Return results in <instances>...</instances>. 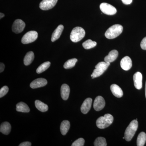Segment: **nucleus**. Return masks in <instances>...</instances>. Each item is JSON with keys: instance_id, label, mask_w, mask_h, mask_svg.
Listing matches in <instances>:
<instances>
[{"instance_id": "25", "label": "nucleus", "mask_w": 146, "mask_h": 146, "mask_svg": "<svg viewBox=\"0 0 146 146\" xmlns=\"http://www.w3.org/2000/svg\"><path fill=\"white\" fill-rule=\"evenodd\" d=\"M50 64V62L49 61H47V62L42 63L36 69V73L37 74H41V73L44 72L49 68Z\"/></svg>"}, {"instance_id": "19", "label": "nucleus", "mask_w": 146, "mask_h": 146, "mask_svg": "<svg viewBox=\"0 0 146 146\" xmlns=\"http://www.w3.org/2000/svg\"><path fill=\"white\" fill-rule=\"evenodd\" d=\"M11 125L9 123L4 122L2 123L0 126V131L3 134L8 135L11 130Z\"/></svg>"}, {"instance_id": "8", "label": "nucleus", "mask_w": 146, "mask_h": 146, "mask_svg": "<svg viewBox=\"0 0 146 146\" xmlns=\"http://www.w3.org/2000/svg\"><path fill=\"white\" fill-rule=\"evenodd\" d=\"M25 25V22L22 20L17 19L14 21L12 25V31L16 33H21L24 30Z\"/></svg>"}, {"instance_id": "20", "label": "nucleus", "mask_w": 146, "mask_h": 146, "mask_svg": "<svg viewBox=\"0 0 146 146\" xmlns=\"http://www.w3.org/2000/svg\"><path fill=\"white\" fill-rule=\"evenodd\" d=\"M70 127V122L67 120H64L61 123L60 126V130L62 135H65L68 133Z\"/></svg>"}, {"instance_id": "30", "label": "nucleus", "mask_w": 146, "mask_h": 146, "mask_svg": "<svg viewBox=\"0 0 146 146\" xmlns=\"http://www.w3.org/2000/svg\"><path fill=\"white\" fill-rule=\"evenodd\" d=\"M9 91V88L7 86H3L0 90V98H2L7 94Z\"/></svg>"}, {"instance_id": "22", "label": "nucleus", "mask_w": 146, "mask_h": 146, "mask_svg": "<svg viewBox=\"0 0 146 146\" xmlns=\"http://www.w3.org/2000/svg\"><path fill=\"white\" fill-rule=\"evenodd\" d=\"M34 54L33 52L30 51L27 53L24 58V64L26 66L30 65L34 60Z\"/></svg>"}, {"instance_id": "5", "label": "nucleus", "mask_w": 146, "mask_h": 146, "mask_svg": "<svg viewBox=\"0 0 146 146\" xmlns=\"http://www.w3.org/2000/svg\"><path fill=\"white\" fill-rule=\"evenodd\" d=\"M110 63H106V62H100L98 63L96 66V69L91 75L92 79L99 77L101 76L107 70L109 67Z\"/></svg>"}, {"instance_id": "10", "label": "nucleus", "mask_w": 146, "mask_h": 146, "mask_svg": "<svg viewBox=\"0 0 146 146\" xmlns=\"http://www.w3.org/2000/svg\"><path fill=\"white\" fill-rule=\"evenodd\" d=\"M105 101L104 98L101 96L97 97L94 100V108L97 111H99L104 108Z\"/></svg>"}, {"instance_id": "4", "label": "nucleus", "mask_w": 146, "mask_h": 146, "mask_svg": "<svg viewBox=\"0 0 146 146\" xmlns=\"http://www.w3.org/2000/svg\"><path fill=\"white\" fill-rule=\"evenodd\" d=\"M85 35L84 30L81 27H76L73 29L70 36L71 41L76 43L83 39Z\"/></svg>"}, {"instance_id": "32", "label": "nucleus", "mask_w": 146, "mask_h": 146, "mask_svg": "<svg viewBox=\"0 0 146 146\" xmlns=\"http://www.w3.org/2000/svg\"><path fill=\"white\" fill-rule=\"evenodd\" d=\"M19 146H31V143L29 142H25L21 143Z\"/></svg>"}, {"instance_id": "33", "label": "nucleus", "mask_w": 146, "mask_h": 146, "mask_svg": "<svg viewBox=\"0 0 146 146\" xmlns=\"http://www.w3.org/2000/svg\"><path fill=\"white\" fill-rule=\"evenodd\" d=\"M123 3L125 5H129L132 2V0H121Z\"/></svg>"}, {"instance_id": "13", "label": "nucleus", "mask_w": 146, "mask_h": 146, "mask_svg": "<svg viewBox=\"0 0 146 146\" xmlns=\"http://www.w3.org/2000/svg\"><path fill=\"white\" fill-rule=\"evenodd\" d=\"M134 85L136 89L140 90L142 88L143 76L140 72H137L133 76Z\"/></svg>"}, {"instance_id": "16", "label": "nucleus", "mask_w": 146, "mask_h": 146, "mask_svg": "<svg viewBox=\"0 0 146 146\" xmlns=\"http://www.w3.org/2000/svg\"><path fill=\"white\" fill-rule=\"evenodd\" d=\"M70 88L68 84H64L62 85L60 89V93L62 98L64 100H67L69 98L70 95Z\"/></svg>"}, {"instance_id": "31", "label": "nucleus", "mask_w": 146, "mask_h": 146, "mask_svg": "<svg viewBox=\"0 0 146 146\" xmlns=\"http://www.w3.org/2000/svg\"><path fill=\"white\" fill-rule=\"evenodd\" d=\"M141 47L142 49L146 50V36L141 41Z\"/></svg>"}, {"instance_id": "7", "label": "nucleus", "mask_w": 146, "mask_h": 146, "mask_svg": "<svg viewBox=\"0 0 146 146\" xmlns=\"http://www.w3.org/2000/svg\"><path fill=\"white\" fill-rule=\"evenodd\" d=\"M100 7L102 12L106 15H115L117 12V9L115 7L107 3H102Z\"/></svg>"}, {"instance_id": "35", "label": "nucleus", "mask_w": 146, "mask_h": 146, "mask_svg": "<svg viewBox=\"0 0 146 146\" xmlns=\"http://www.w3.org/2000/svg\"><path fill=\"white\" fill-rule=\"evenodd\" d=\"M4 14L1 13H0V18H1V19L3 17H4Z\"/></svg>"}, {"instance_id": "1", "label": "nucleus", "mask_w": 146, "mask_h": 146, "mask_svg": "<svg viewBox=\"0 0 146 146\" xmlns=\"http://www.w3.org/2000/svg\"><path fill=\"white\" fill-rule=\"evenodd\" d=\"M123 27L120 25H115L109 28L106 32L105 35L108 39L116 38L122 33Z\"/></svg>"}, {"instance_id": "21", "label": "nucleus", "mask_w": 146, "mask_h": 146, "mask_svg": "<svg viewBox=\"0 0 146 146\" xmlns=\"http://www.w3.org/2000/svg\"><path fill=\"white\" fill-rule=\"evenodd\" d=\"M16 109L18 112H29L30 110L28 106L23 102L18 103L16 105Z\"/></svg>"}, {"instance_id": "12", "label": "nucleus", "mask_w": 146, "mask_h": 146, "mask_svg": "<svg viewBox=\"0 0 146 146\" xmlns=\"http://www.w3.org/2000/svg\"><path fill=\"white\" fill-rule=\"evenodd\" d=\"M121 68L125 71L130 70L132 67V61L130 58L126 56L123 58L120 62Z\"/></svg>"}, {"instance_id": "14", "label": "nucleus", "mask_w": 146, "mask_h": 146, "mask_svg": "<svg viewBox=\"0 0 146 146\" xmlns=\"http://www.w3.org/2000/svg\"><path fill=\"white\" fill-rule=\"evenodd\" d=\"M92 103V99L91 98H86L83 102L81 106V112L84 114H86L91 109Z\"/></svg>"}, {"instance_id": "2", "label": "nucleus", "mask_w": 146, "mask_h": 146, "mask_svg": "<svg viewBox=\"0 0 146 146\" xmlns=\"http://www.w3.org/2000/svg\"><path fill=\"white\" fill-rule=\"evenodd\" d=\"M138 127V122L137 120H133L131 121L128 126L125 132V139L127 141H130L135 135Z\"/></svg>"}, {"instance_id": "34", "label": "nucleus", "mask_w": 146, "mask_h": 146, "mask_svg": "<svg viewBox=\"0 0 146 146\" xmlns=\"http://www.w3.org/2000/svg\"><path fill=\"white\" fill-rule=\"evenodd\" d=\"M5 68V66L4 64L3 63H1L0 64V72H2L4 70Z\"/></svg>"}, {"instance_id": "36", "label": "nucleus", "mask_w": 146, "mask_h": 146, "mask_svg": "<svg viewBox=\"0 0 146 146\" xmlns=\"http://www.w3.org/2000/svg\"><path fill=\"white\" fill-rule=\"evenodd\" d=\"M145 97L146 98V82L145 83Z\"/></svg>"}, {"instance_id": "27", "label": "nucleus", "mask_w": 146, "mask_h": 146, "mask_svg": "<svg viewBox=\"0 0 146 146\" xmlns=\"http://www.w3.org/2000/svg\"><path fill=\"white\" fill-rule=\"evenodd\" d=\"M77 61V59L76 58L69 59L65 62L63 67L65 69H71L74 67Z\"/></svg>"}, {"instance_id": "23", "label": "nucleus", "mask_w": 146, "mask_h": 146, "mask_svg": "<svg viewBox=\"0 0 146 146\" xmlns=\"http://www.w3.org/2000/svg\"><path fill=\"white\" fill-rule=\"evenodd\" d=\"M35 105L36 108L41 112H45L48 111V107L47 104L38 100L35 101Z\"/></svg>"}, {"instance_id": "29", "label": "nucleus", "mask_w": 146, "mask_h": 146, "mask_svg": "<svg viewBox=\"0 0 146 146\" xmlns=\"http://www.w3.org/2000/svg\"><path fill=\"white\" fill-rule=\"evenodd\" d=\"M84 141L83 138H79L75 141L72 144V146H83L84 145Z\"/></svg>"}, {"instance_id": "9", "label": "nucleus", "mask_w": 146, "mask_h": 146, "mask_svg": "<svg viewBox=\"0 0 146 146\" xmlns=\"http://www.w3.org/2000/svg\"><path fill=\"white\" fill-rule=\"evenodd\" d=\"M58 0H43L39 4V7L43 10H48L54 7Z\"/></svg>"}, {"instance_id": "15", "label": "nucleus", "mask_w": 146, "mask_h": 146, "mask_svg": "<svg viewBox=\"0 0 146 146\" xmlns=\"http://www.w3.org/2000/svg\"><path fill=\"white\" fill-rule=\"evenodd\" d=\"M119 53L117 50H114L111 51L104 58L105 62L110 63L115 61L118 56Z\"/></svg>"}, {"instance_id": "18", "label": "nucleus", "mask_w": 146, "mask_h": 146, "mask_svg": "<svg viewBox=\"0 0 146 146\" xmlns=\"http://www.w3.org/2000/svg\"><path fill=\"white\" fill-rule=\"evenodd\" d=\"M110 90L115 96L118 98H120L123 96L122 90L117 84H112L110 86Z\"/></svg>"}, {"instance_id": "17", "label": "nucleus", "mask_w": 146, "mask_h": 146, "mask_svg": "<svg viewBox=\"0 0 146 146\" xmlns=\"http://www.w3.org/2000/svg\"><path fill=\"white\" fill-rule=\"evenodd\" d=\"M64 29V26L63 25H59L57 27V28L54 31L52 35L51 41L52 42H54L56 41L58 39H59L60 35L62 34Z\"/></svg>"}, {"instance_id": "3", "label": "nucleus", "mask_w": 146, "mask_h": 146, "mask_svg": "<svg viewBox=\"0 0 146 146\" xmlns=\"http://www.w3.org/2000/svg\"><path fill=\"white\" fill-rule=\"evenodd\" d=\"M114 118L112 115L109 114H106L104 116L101 117L97 119L96 125L100 129H104L108 127L112 124Z\"/></svg>"}, {"instance_id": "6", "label": "nucleus", "mask_w": 146, "mask_h": 146, "mask_svg": "<svg viewBox=\"0 0 146 146\" xmlns=\"http://www.w3.org/2000/svg\"><path fill=\"white\" fill-rule=\"evenodd\" d=\"M38 37L37 32L32 31L27 33L23 36L21 42L23 44H28L34 42Z\"/></svg>"}, {"instance_id": "28", "label": "nucleus", "mask_w": 146, "mask_h": 146, "mask_svg": "<svg viewBox=\"0 0 146 146\" xmlns=\"http://www.w3.org/2000/svg\"><path fill=\"white\" fill-rule=\"evenodd\" d=\"M94 145L95 146H106L107 143L106 140L104 137H98L95 140Z\"/></svg>"}, {"instance_id": "11", "label": "nucleus", "mask_w": 146, "mask_h": 146, "mask_svg": "<svg viewBox=\"0 0 146 146\" xmlns=\"http://www.w3.org/2000/svg\"><path fill=\"white\" fill-rule=\"evenodd\" d=\"M48 83L46 80L43 78L36 79L30 84L32 89H36L46 86Z\"/></svg>"}, {"instance_id": "24", "label": "nucleus", "mask_w": 146, "mask_h": 146, "mask_svg": "<svg viewBox=\"0 0 146 146\" xmlns=\"http://www.w3.org/2000/svg\"><path fill=\"white\" fill-rule=\"evenodd\" d=\"M146 141V134L145 132H141L139 133L137 140V145L143 146Z\"/></svg>"}, {"instance_id": "26", "label": "nucleus", "mask_w": 146, "mask_h": 146, "mask_svg": "<svg viewBox=\"0 0 146 146\" xmlns=\"http://www.w3.org/2000/svg\"><path fill=\"white\" fill-rule=\"evenodd\" d=\"M96 45L97 42L93 41L91 39H88L82 44V46L86 50L92 48L96 46Z\"/></svg>"}]
</instances>
